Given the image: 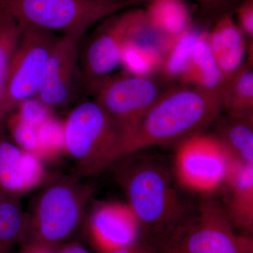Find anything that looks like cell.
I'll return each instance as SVG.
<instances>
[{
  "instance_id": "obj_33",
  "label": "cell",
  "mask_w": 253,
  "mask_h": 253,
  "mask_svg": "<svg viewBox=\"0 0 253 253\" xmlns=\"http://www.w3.org/2000/svg\"><path fill=\"white\" fill-rule=\"evenodd\" d=\"M144 1H148V2H150V1H154V0H144Z\"/></svg>"
},
{
  "instance_id": "obj_7",
  "label": "cell",
  "mask_w": 253,
  "mask_h": 253,
  "mask_svg": "<svg viewBox=\"0 0 253 253\" xmlns=\"http://www.w3.org/2000/svg\"><path fill=\"white\" fill-rule=\"evenodd\" d=\"M236 162L213 133L201 131L176 145L174 175L186 191L201 196H214Z\"/></svg>"
},
{
  "instance_id": "obj_17",
  "label": "cell",
  "mask_w": 253,
  "mask_h": 253,
  "mask_svg": "<svg viewBox=\"0 0 253 253\" xmlns=\"http://www.w3.org/2000/svg\"><path fill=\"white\" fill-rule=\"evenodd\" d=\"M208 32L203 31L195 42L181 84L210 92H222L224 80L208 42Z\"/></svg>"
},
{
  "instance_id": "obj_22",
  "label": "cell",
  "mask_w": 253,
  "mask_h": 253,
  "mask_svg": "<svg viewBox=\"0 0 253 253\" xmlns=\"http://www.w3.org/2000/svg\"><path fill=\"white\" fill-rule=\"evenodd\" d=\"M222 103L226 113L253 111V63L246 61L226 80L223 86Z\"/></svg>"
},
{
  "instance_id": "obj_15",
  "label": "cell",
  "mask_w": 253,
  "mask_h": 253,
  "mask_svg": "<svg viewBox=\"0 0 253 253\" xmlns=\"http://www.w3.org/2000/svg\"><path fill=\"white\" fill-rule=\"evenodd\" d=\"M208 42L224 82L244 64L247 54L246 37L234 20V13H226L208 32Z\"/></svg>"
},
{
  "instance_id": "obj_29",
  "label": "cell",
  "mask_w": 253,
  "mask_h": 253,
  "mask_svg": "<svg viewBox=\"0 0 253 253\" xmlns=\"http://www.w3.org/2000/svg\"><path fill=\"white\" fill-rule=\"evenodd\" d=\"M113 253H158V251L152 243L141 237L134 244Z\"/></svg>"
},
{
  "instance_id": "obj_3",
  "label": "cell",
  "mask_w": 253,
  "mask_h": 253,
  "mask_svg": "<svg viewBox=\"0 0 253 253\" xmlns=\"http://www.w3.org/2000/svg\"><path fill=\"white\" fill-rule=\"evenodd\" d=\"M65 151L75 165L74 175L103 172L131 154L132 133L94 100L83 101L63 121Z\"/></svg>"
},
{
  "instance_id": "obj_10",
  "label": "cell",
  "mask_w": 253,
  "mask_h": 253,
  "mask_svg": "<svg viewBox=\"0 0 253 253\" xmlns=\"http://www.w3.org/2000/svg\"><path fill=\"white\" fill-rule=\"evenodd\" d=\"M141 9L130 8L103 21L81 50L83 84L112 74L121 66V54L140 16Z\"/></svg>"
},
{
  "instance_id": "obj_6",
  "label": "cell",
  "mask_w": 253,
  "mask_h": 253,
  "mask_svg": "<svg viewBox=\"0 0 253 253\" xmlns=\"http://www.w3.org/2000/svg\"><path fill=\"white\" fill-rule=\"evenodd\" d=\"M237 234L219 200L202 196L189 217L154 245L158 253H237Z\"/></svg>"
},
{
  "instance_id": "obj_20",
  "label": "cell",
  "mask_w": 253,
  "mask_h": 253,
  "mask_svg": "<svg viewBox=\"0 0 253 253\" xmlns=\"http://www.w3.org/2000/svg\"><path fill=\"white\" fill-rule=\"evenodd\" d=\"M163 59V53L156 46L131 38L123 47L121 66L126 74L146 77L160 73Z\"/></svg>"
},
{
  "instance_id": "obj_14",
  "label": "cell",
  "mask_w": 253,
  "mask_h": 253,
  "mask_svg": "<svg viewBox=\"0 0 253 253\" xmlns=\"http://www.w3.org/2000/svg\"><path fill=\"white\" fill-rule=\"evenodd\" d=\"M219 192L228 219L239 234H253V166L236 162Z\"/></svg>"
},
{
  "instance_id": "obj_26",
  "label": "cell",
  "mask_w": 253,
  "mask_h": 253,
  "mask_svg": "<svg viewBox=\"0 0 253 253\" xmlns=\"http://www.w3.org/2000/svg\"><path fill=\"white\" fill-rule=\"evenodd\" d=\"M13 112L16 113L25 122L38 126L54 116L53 109L46 106L36 96L21 103Z\"/></svg>"
},
{
  "instance_id": "obj_23",
  "label": "cell",
  "mask_w": 253,
  "mask_h": 253,
  "mask_svg": "<svg viewBox=\"0 0 253 253\" xmlns=\"http://www.w3.org/2000/svg\"><path fill=\"white\" fill-rule=\"evenodd\" d=\"M19 35V25L6 13L0 12V126L7 118L4 109L5 92L11 58Z\"/></svg>"
},
{
  "instance_id": "obj_25",
  "label": "cell",
  "mask_w": 253,
  "mask_h": 253,
  "mask_svg": "<svg viewBox=\"0 0 253 253\" xmlns=\"http://www.w3.org/2000/svg\"><path fill=\"white\" fill-rule=\"evenodd\" d=\"M4 123L9 131L10 139L23 151L39 158L38 126L25 122L14 112L6 118Z\"/></svg>"
},
{
  "instance_id": "obj_34",
  "label": "cell",
  "mask_w": 253,
  "mask_h": 253,
  "mask_svg": "<svg viewBox=\"0 0 253 253\" xmlns=\"http://www.w3.org/2000/svg\"><path fill=\"white\" fill-rule=\"evenodd\" d=\"M103 1H116V0H103Z\"/></svg>"
},
{
  "instance_id": "obj_8",
  "label": "cell",
  "mask_w": 253,
  "mask_h": 253,
  "mask_svg": "<svg viewBox=\"0 0 253 253\" xmlns=\"http://www.w3.org/2000/svg\"><path fill=\"white\" fill-rule=\"evenodd\" d=\"M162 76L113 75L89 82L86 89L112 117L134 134L146 112L170 85Z\"/></svg>"
},
{
  "instance_id": "obj_21",
  "label": "cell",
  "mask_w": 253,
  "mask_h": 253,
  "mask_svg": "<svg viewBox=\"0 0 253 253\" xmlns=\"http://www.w3.org/2000/svg\"><path fill=\"white\" fill-rule=\"evenodd\" d=\"M203 31L194 26L172 40L164 55L159 74L166 81L181 82L191 59L195 42Z\"/></svg>"
},
{
  "instance_id": "obj_16",
  "label": "cell",
  "mask_w": 253,
  "mask_h": 253,
  "mask_svg": "<svg viewBox=\"0 0 253 253\" xmlns=\"http://www.w3.org/2000/svg\"><path fill=\"white\" fill-rule=\"evenodd\" d=\"M213 131L237 162L253 166V111L222 114Z\"/></svg>"
},
{
  "instance_id": "obj_19",
  "label": "cell",
  "mask_w": 253,
  "mask_h": 253,
  "mask_svg": "<svg viewBox=\"0 0 253 253\" xmlns=\"http://www.w3.org/2000/svg\"><path fill=\"white\" fill-rule=\"evenodd\" d=\"M28 214L20 199L0 196V253H11L26 239Z\"/></svg>"
},
{
  "instance_id": "obj_12",
  "label": "cell",
  "mask_w": 253,
  "mask_h": 253,
  "mask_svg": "<svg viewBox=\"0 0 253 253\" xmlns=\"http://www.w3.org/2000/svg\"><path fill=\"white\" fill-rule=\"evenodd\" d=\"M86 237L96 253H113L142 237L140 224L127 203H97L86 217Z\"/></svg>"
},
{
  "instance_id": "obj_9",
  "label": "cell",
  "mask_w": 253,
  "mask_h": 253,
  "mask_svg": "<svg viewBox=\"0 0 253 253\" xmlns=\"http://www.w3.org/2000/svg\"><path fill=\"white\" fill-rule=\"evenodd\" d=\"M18 23L19 35L5 92L7 117L23 101L37 96L44 66L60 38L56 33Z\"/></svg>"
},
{
  "instance_id": "obj_18",
  "label": "cell",
  "mask_w": 253,
  "mask_h": 253,
  "mask_svg": "<svg viewBox=\"0 0 253 253\" xmlns=\"http://www.w3.org/2000/svg\"><path fill=\"white\" fill-rule=\"evenodd\" d=\"M150 23L169 41L192 27V18L184 0H154L145 9Z\"/></svg>"
},
{
  "instance_id": "obj_24",
  "label": "cell",
  "mask_w": 253,
  "mask_h": 253,
  "mask_svg": "<svg viewBox=\"0 0 253 253\" xmlns=\"http://www.w3.org/2000/svg\"><path fill=\"white\" fill-rule=\"evenodd\" d=\"M39 158L54 160L66 154L63 121L52 116L38 126Z\"/></svg>"
},
{
  "instance_id": "obj_28",
  "label": "cell",
  "mask_w": 253,
  "mask_h": 253,
  "mask_svg": "<svg viewBox=\"0 0 253 253\" xmlns=\"http://www.w3.org/2000/svg\"><path fill=\"white\" fill-rule=\"evenodd\" d=\"M234 15L237 17L239 28L249 42L253 41V0H244L235 8Z\"/></svg>"
},
{
  "instance_id": "obj_2",
  "label": "cell",
  "mask_w": 253,
  "mask_h": 253,
  "mask_svg": "<svg viewBox=\"0 0 253 253\" xmlns=\"http://www.w3.org/2000/svg\"><path fill=\"white\" fill-rule=\"evenodd\" d=\"M222 112V92L170 85L136 126L131 154L150 146L176 145L215 123Z\"/></svg>"
},
{
  "instance_id": "obj_13",
  "label": "cell",
  "mask_w": 253,
  "mask_h": 253,
  "mask_svg": "<svg viewBox=\"0 0 253 253\" xmlns=\"http://www.w3.org/2000/svg\"><path fill=\"white\" fill-rule=\"evenodd\" d=\"M42 160L18 147L0 126V196L21 199L53 176L48 175Z\"/></svg>"
},
{
  "instance_id": "obj_5",
  "label": "cell",
  "mask_w": 253,
  "mask_h": 253,
  "mask_svg": "<svg viewBox=\"0 0 253 253\" xmlns=\"http://www.w3.org/2000/svg\"><path fill=\"white\" fill-rule=\"evenodd\" d=\"M143 0H0V12L18 23L65 35L81 33L113 14L135 7Z\"/></svg>"
},
{
  "instance_id": "obj_1",
  "label": "cell",
  "mask_w": 253,
  "mask_h": 253,
  "mask_svg": "<svg viewBox=\"0 0 253 253\" xmlns=\"http://www.w3.org/2000/svg\"><path fill=\"white\" fill-rule=\"evenodd\" d=\"M114 164L116 179L139 220L143 238L154 244L189 217L193 208L181 197L161 163L132 153Z\"/></svg>"
},
{
  "instance_id": "obj_31",
  "label": "cell",
  "mask_w": 253,
  "mask_h": 253,
  "mask_svg": "<svg viewBox=\"0 0 253 253\" xmlns=\"http://www.w3.org/2000/svg\"><path fill=\"white\" fill-rule=\"evenodd\" d=\"M56 253H91L83 245L76 241L68 242L59 246Z\"/></svg>"
},
{
  "instance_id": "obj_32",
  "label": "cell",
  "mask_w": 253,
  "mask_h": 253,
  "mask_svg": "<svg viewBox=\"0 0 253 253\" xmlns=\"http://www.w3.org/2000/svg\"><path fill=\"white\" fill-rule=\"evenodd\" d=\"M21 245L22 246L19 253H56L57 249H51L42 245L28 244V243H24Z\"/></svg>"
},
{
  "instance_id": "obj_11",
  "label": "cell",
  "mask_w": 253,
  "mask_h": 253,
  "mask_svg": "<svg viewBox=\"0 0 253 253\" xmlns=\"http://www.w3.org/2000/svg\"><path fill=\"white\" fill-rule=\"evenodd\" d=\"M84 34L60 36L42 74L37 97L51 109L67 106L83 84L81 43Z\"/></svg>"
},
{
  "instance_id": "obj_4",
  "label": "cell",
  "mask_w": 253,
  "mask_h": 253,
  "mask_svg": "<svg viewBox=\"0 0 253 253\" xmlns=\"http://www.w3.org/2000/svg\"><path fill=\"white\" fill-rule=\"evenodd\" d=\"M92 186L74 174L53 177L37 195L28 214L24 243L56 249L84 225Z\"/></svg>"
},
{
  "instance_id": "obj_27",
  "label": "cell",
  "mask_w": 253,
  "mask_h": 253,
  "mask_svg": "<svg viewBox=\"0 0 253 253\" xmlns=\"http://www.w3.org/2000/svg\"><path fill=\"white\" fill-rule=\"evenodd\" d=\"M199 5V17L204 22H215L226 13L234 9L244 0H195Z\"/></svg>"
},
{
  "instance_id": "obj_30",
  "label": "cell",
  "mask_w": 253,
  "mask_h": 253,
  "mask_svg": "<svg viewBox=\"0 0 253 253\" xmlns=\"http://www.w3.org/2000/svg\"><path fill=\"white\" fill-rule=\"evenodd\" d=\"M237 253H253V236L250 234H239L236 237Z\"/></svg>"
}]
</instances>
